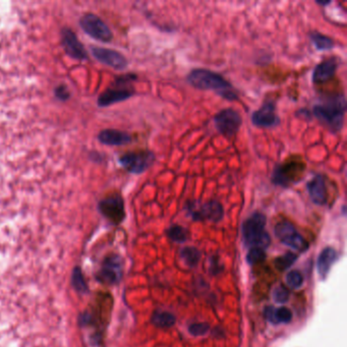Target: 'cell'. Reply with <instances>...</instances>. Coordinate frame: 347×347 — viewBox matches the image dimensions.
<instances>
[{"label":"cell","instance_id":"cell-1","mask_svg":"<svg viewBox=\"0 0 347 347\" xmlns=\"http://www.w3.org/2000/svg\"><path fill=\"white\" fill-rule=\"evenodd\" d=\"M346 100L344 95L330 96L322 103L316 104L313 108V115L332 132H340L344 124Z\"/></svg>","mask_w":347,"mask_h":347},{"label":"cell","instance_id":"cell-2","mask_svg":"<svg viewBox=\"0 0 347 347\" xmlns=\"http://www.w3.org/2000/svg\"><path fill=\"white\" fill-rule=\"evenodd\" d=\"M266 222V216L261 212H255L243 222L241 231L248 245L264 249L270 244L271 238L265 229Z\"/></svg>","mask_w":347,"mask_h":347},{"label":"cell","instance_id":"cell-3","mask_svg":"<svg viewBox=\"0 0 347 347\" xmlns=\"http://www.w3.org/2000/svg\"><path fill=\"white\" fill-rule=\"evenodd\" d=\"M187 80L190 86L199 90L215 91L218 95L233 87L230 82L220 74L207 68H195L190 71L187 77Z\"/></svg>","mask_w":347,"mask_h":347},{"label":"cell","instance_id":"cell-4","mask_svg":"<svg viewBox=\"0 0 347 347\" xmlns=\"http://www.w3.org/2000/svg\"><path fill=\"white\" fill-rule=\"evenodd\" d=\"M305 170V164L298 160H288L278 164L272 172L271 182L275 186L289 187L296 184Z\"/></svg>","mask_w":347,"mask_h":347},{"label":"cell","instance_id":"cell-5","mask_svg":"<svg viewBox=\"0 0 347 347\" xmlns=\"http://www.w3.org/2000/svg\"><path fill=\"white\" fill-rule=\"evenodd\" d=\"M186 209L191 219L195 221L209 220L218 222L224 217V208L216 200L207 201L203 204L197 201H190L187 203Z\"/></svg>","mask_w":347,"mask_h":347},{"label":"cell","instance_id":"cell-6","mask_svg":"<svg viewBox=\"0 0 347 347\" xmlns=\"http://www.w3.org/2000/svg\"><path fill=\"white\" fill-rule=\"evenodd\" d=\"M214 123L221 134L231 138L239 133L242 118L239 111L233 108H225L215 114Z\"/></svg>","mask_w":347,"mask_h":347},{"label":"cell","instance_id":"cell-7","mask_svg":"<svg viewBox=\"0 0 347 347\" xmlns=\"http://www.w3.org/2000/svg\"><path fill=\"white\" fill-rule=\"evenodd\" d=\"M156 157L151 151H140L128 153L119 158V163L128 172L141 174L148 170L154 163Z\"/></svg>","mask_w":347,"mask_h":347},{"label":"cell","instance_id":"cell-8","mask_svg":"<svg viewBox=\"0 0 347 347\" xmlns=\"http://www.w3.org/2000/svg\"><path fill=\"white\" fill-rule=\"evenodd\" d=\"M80 25L88 35L101 42H109L113 38L112 32L110 31L108 26L93 13H87L82 17L80 21Z\"/></svg>","mask_w":347,"mask_h":347},{"label":"cell","instance_id":"cell-9","mask_svg":"<svg viewBox=\"0 0 347 347\" xmlns=\"http://www.w3.org/2000/svg\"><path fill=\"white\" fill-rule=\"evenodd\" d=\"M252 122L255 127L272 129L280 124V117L276 112V105L272 100H266L261 108L254 111Z\"/></svg>","mask_w":347,"mask_h":347},{"label":"cell","instance_id":"cell-10","mask_svg":"<svg viewBox=\"0 0 347 347\" xmlns=\"http://www.w3.org/2000/svg\"><path fill=\"white\" fill-rule=\"evenodd\" d=\"M99 209L108 220L115 224L120 223L126 216L123 200L120 196H112L103 200L99 205Z\"/></svg>","mask_w":347,"mask_h":347},{"label":"cell","instance_id":"cell-11","mask_svg":"<svg viewBox=\"0 0 347 347\" xmlns=\"http://www.w3.org/2000/svg\"><path fill=\"white\" fill-rule=\"evenodd\" d=\"M92 52L97 60H99L100 62H102L108 66L118 69V71L124 69L128 65L127 58L124 57L120 52H118L116 50L94 47Z\"/></svg>","mask_w":347,"mask_h":347},{"label":"cell","instance_id":"cell-12","mask_svg":"<svg viewBox=\"0 0 347 347\" xmlns=\"http://www.w3.org/2000/svg\"><path fill=\"white\" fill-rule=\"evenodd\" d=\"M307 189L312 202L318 206H324L328 202V189L325 177L322 174H316L307 183Z\"/></svg>","mask_w":347,"mask_h":347},{"label":"cell","instance_id":"cell-13","mask_svg":"<svg viewBox=\"0 0 347 347\" xmlns=\"http://www.w3.org/2000/svg\"><path fill=\"white\" fill-rule=\"evenodd\" d=\"M338 65L339 60L335 56L329 57L318 63L312 75V80L314 84H324V82L330 80L335 76Z\"/></svg>","mask_w":347,"mask_h":347},{"label":"cell","instance_id":"cell-14","mask_svg":"<svg viewBox=\"0 0 347 347\" xmlns=\"http://www.w3.org/2000/svg\"><path fill=\"white\" fill-rule=\"evenodd\" d=\"M62 44L68 55L77 59H86L87 52L84 49L75 33L69 29H63L62 31Z\"/></svg>","mask_w":347,"mask_h":347},{"label":"cell","instance_id":"cell-15","mask_svg":"<svg viewBox=\"0 0 347 347\" xmlns=\"http://www.w3.org/2000/svg\"><path fill=\"white\" fill-rule=\"evenodd\" d=\"M99 141L107 146H123L132 142V136L117 130H104L98 135Z\"/></svg>","mask_w":347,"mask_h":347},{"label":"cell","instance_id":"cell-16","mask_svg":"<svg viewBox=\"0 0 347 347\" xmlns=\"http://www.w3.org/2000/svg\"><path fill=\"white\" fill-rule=\"evenodd\" d=\"M121 275V265L120 261L116 257H111L106 259L103 268L100 272L101 279L108 282L113 283L120 278Z\"/></svg>","mask_w":347,"mask_h":347},{"label":"cell","instance_id":"cell-17","mask_svg":"<svg viewBox=\"0 0 347 347\" xmlns=\"http://www.w3.org/2000/svg\"><path fill=\"white\" fill-rule=\"evenodd\" d=\"M133 95V92L129 91V90H114V89H110V90H107L106 92H104V93L99 97L98 104H99L101 107L109 106V105H111V104L126 101V100L130 99Z\"/></svg>","mask_w":347,"mask_h":347},{"label":"cell","instance_id":"cell-18","mask_svg":"<svg viewBox=\"0 0 347 347\" xmlns=\"http://www.w3.org/2000/svg\"><path fill=\"white\" fill-rule=\"evenodd\" d=\"M337 259V253L334 248L326 247L321 252L318 259V271L322 277H325Z\"/></svg>","mask_w":347,"mask_h":347},{"label":"cell","instance_id":"cell-19","mask_svg":"<svg viewBox=\"0 0 347 347\" xmlns=\"http://www.w3.org/2000/svg\"><path fill=\"white\" fill-rule=\"evenodd\" d=\"M281 241L285 245L294 248V249H296V251H298V252L307 251L308 247H309V243L307 242V240H305L297 231H294V233L289 234L288 237H286Z\"/></svg>","mask_w":347,"mask_h":347},{"label":"cell","instance_id":"cell-20","mask_svg":"<svg viewBox=\"0 0 347 347\" xmlns=\"http://www.w3.org/2000/svg\"><path fill=\"white\" fill-rule=\"evenodd\" d=\"M310 38L318 50H330L335 46L333 39L319 32H312L310 34Z\"/></svg>","mask_w":347,"mask_h":347},{"label":"cell","instance_id":"cell-21","mask_svg":"<svg viewBox=\"0 0 347 347\" xmlns=\"http://www.w3.org/2000/svg\"><path fill=\"white\" fill-rule=\"evenodd\" d=\"M152 323L159 328H170L175 323V317L167 312L155 313L152 317Z\"/></svg>","mask_w":347,"mask_h":347},{"label":"cell","instance_id":"cell-22","mask_svg":"<svg viewBox=\"0 0 347 347\" xmlns=\"http://www.w3.org/2000/svg\"><path fill=\"white\" fill-rule=\"evenodd\" d=\"M180 256H182L184 262L188 266H196L201 258V254L198 249L191 246L185 247L182 253H180Z\"/></svg>","mask_w":347,"mask_h":347},{"label":"cell","instance_id":"cell-23","mask_svg":"<svg viewBox=\"0 0 347 347\" xmlns=\"http://www.w3.org/2000/svg\"><path fill=\"white\" fill-rule=\"evenodd\" d=\"M274 231H275L276 237L278 238L280 240H282L286 237H288L289 234L296 231V229L294 226V224L290 223L289 221H281L275 226Z\"/></svg>","mask_w":347,"mask_h":347},{"label":"cell","instance_id":"cell-24","mask_svg":"<svg viewBox=\"0 0 347 347\" xmlns=\"http://www.w3.org/2000/svg\"><path fill=\"white\" fill-rule=\"evenodd\" d=\"M167 235L171 240L176 242H184L187 239V230L183 226L179 225H172L167 230Z\"/></svg>","mask_w":347,"mask_h":347},{"label":"cell","instance_id":"cell-25","mask_svg":"<svg viewBox=\"0 0 347 347\" xmlns=\"http://www.w3.org/2000/svg\"><path fill=\"white\" fill-rule=\"evenodd\" d=\"M296 259H297L296 255L287 253L279 258H277L275 260V265L280 271H284V270L288 269L291 265H293V264L296 261Z\"/></svg>","mask_w":347,"mask_h":347},{"label":"cell","instance_id":"cell-26","mask_svg":"<svg viewBox=\"0 0 347 347\" xmlns=\"http://www.w3.org/2000/svg\"><path fill=\"white\" fill-rule=\"evenodd\" d=\"M265 258L266 255L264 249L259 247H252L246 255V262L249 264V265H255V264L263 262L265 260Z\"/></svg>","mask_w":347,"mask_h":347},{"label":"cell","instance_id":"cell-27","mask_svg":"<svg viewBox=\"0 0 347 347\" xmlns=\"http://www.w3.org/2000/svg\"><path fill=\"white\" fill-rule=\"evenodd\" d=\"M286 282L290 288L297 289L303 283L302 275L298 271H290L286 276Z\"/></svg>","mask_w":347,"mask_h":347},{"label":"cell","instance_id":"cell-28","mask_svg":"<svg viewBox=\"0 0 347 347\" xmlns=\"http://www.w3.org/2000/svg\"><path fill=\"white\" fill-rule=\"evenodd\" d=\"M288 297H289V293L285 287L277 286L274 289L273 298L277 303H280V304L285 303L288 300Z\"/></svg>","mask_w":347,"mask_h":347},{"label":"cell","instance_id":"cell-29","mask_svg":"<svg viewBox=\"0 0 347 347\" xmlns=\"http://www.w3.org/2000/svg\"><path fill=\"white\" fill-rule=\"evenodd\" d=\"M188 331L193 336H202L209 331V325L207 323H196L189 326Z\"/></svg>","mask_w":347,"mask_h":347},{"label":"cell","instance_id":"cell-30","mask_svg":"<svg viewBox=\"0 0 347 347\" xmlns=\"http://www.w3.org/2000/svg\"><path fill=\"white\" fill-rule=\"evenodd\" d=\"M276 317L278 323H289L293 318V314L287 308L282 307L280 309H276Z\"/></svg>","mask_w":347,"mask_h":347},{"label":"cell","instance_id":"cell-31","mask_svg":"<svg viewBox=\"0 0 347 347\" xmlns=\"http://www.w3.org/2000/svg\"><path fill=\"white\" fill-rule=\"evenodd\" d=\"M73 280H74V285L76 286V288L78 290L82 291V290L87 289L85 281H84V278H82V275H81V273H80V271L79 269H77L76 272L74 273Z\"/></svg>","mask_w":347,"mask_h":347},{"label":"cell","instance_id":"cell-32","mask_svg":"<svg viewBox=\"0 0 347 347\" xmlns=\"http://www.w3.org/2000/svg\"><path fill=\"white\" fill-rule=\"evenodd\" d=\"M265 315H266V318L271 323L278 324V321H277V317H276V309H274L273 307H268L265 310Z\"/></svg>","mask_w":347,"mask_h":347},{"label":"cell","instance_id":"cell-33","mask_svg":"<svg viewBox=\"0 0 347 347\" xmlns=\"http://www.w3.org/2000/svg\"><path fill=\"white\" fill-rule=\"evenodd\" d=\"M316 3L319 4V5H321V6H326V5L330 4L331 1H330V0H328V1H316Z\"/></svg>","mask_w":347,"mask_h":347}]
</instances>
